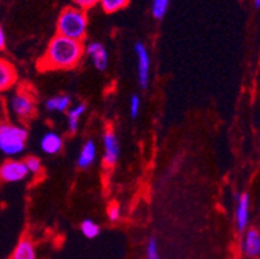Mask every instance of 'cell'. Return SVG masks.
Wrapping results in <instances>:
<instances>
[{
  "label": "cell",
  "instance_id": "cell-1",
  "mask_svg": "<svg viewBox=\"0 0 260 259\" xmlns=\"http://www.w3.org/2000/svg\"><path fill=\"white\" fill-rule=\"evenodd\" d=\"M83 54V42L56 34L37 65L40 70H70L80 63Z\"/></svg>",
  "mask_w": 260,
  "mask_h": 259
},
{
  "label": "cell",
  "instance_id": "cell-2",
  "mask_svg": "<svg viewBox=\"0 0 260 259\" xmlns=\"http://www.w3.org/2000/svg\"><path fill=\"white\" fill-rule=\"evenodd\" d=\"M88 28L87 13L77 7H66L58 16L56 30L57 35L83 42Z\"/></svg>",
  "mask_w": 260,
  "mask_h": 259
},
{
  "label": "cell",
  "instance_id": "cell-3",
  "mask_svg": "<svg viewBox=\"0 0 260 259\" xmlns=\"http://www.w3.org/2000/svg\"><path fill=\"white\" fill-rule=\"evenodd\" d=\"M27 140V130L8 122L0 123V151L7 156L22 153Z\"/></svg>",
  "mask_w": 260,
  "mask_h": 259
},
{
  "label": "cell",
  "instance_id": "cell-4",
  "mask_svg": "<svg viewBox=\"0 0 260 259\" xmlns=\"http://www.w3.org/2000/svg\"><path fill=\"white\" fill-rule=\"evenodd\" d=\"M9 108L20 121H27L35 116V97L27 90H18L9 101Z\"/></svg>",
  "mask_w": 260,
  "mask_h": 259
},
{
  "label": "cell",
  "instance_id": "cell-5",
  "mask_svg": "<svg viewBox=\"0 0 260 259\" xmlns=\"http://www.w3.org/2000/svg\"><path fill=\"white\" fill-rule=\"evenodd\" d=\"M29 175L25 162L20 160H8L0 166V180L3 183H17Z\"/></svg>",
  "mask_w": 260,
  "mask_h": 259
},
{
  "label": "cell",
  "instance_id": "cell-6",
  "mask_svg": "<svg viewBox=\"0 0 260 259\" xmlns=\"http://www.w3.org/2000/svg\"><path fill=\"white\" fill-rule=\"evenodd\" d=\"M135 52L138 57V75H139V84L143 90L148 89L149 78H150V56L146 49L145 44L138 42L135 44Z\"/></svg>",
  "mask_w": 260,
  "mask_h": 259
},
{
  "label": "cell",
  "instance_id": "cell-7",
  "mask_svg": "<svg viewBox=\"0 0 260 259\" xmlns=\"http://www.w3.org/2000/svg\"><path fill=\"white\" fill-rule=\"evenodd\" d=\"M104 141V165L112 167L119 158V141L113 130H106L103 137Z\"/></svg>",
  "mask_w": 260,
  "mask_h": 259
},
{
  "label": "cell",
  "instance_id": "cell-8",
  "mask_svg": "<svg viewBox=\"0 0 260 259\" xmlns=\"http://www.w3.org/2000/svg\"><path fill=\"white\" fill-rule=\"evenodd\" d=\"M84 53L91 59L92 64L98 70L104 71L108 68L109 56L105 47L99 42H91L87 47H84Z\"/></svg>",
  "mask_w": 260,
  "mask_h": 259
},
{
  "label": "cell",
  "instance_id": "cell-9",
  "mask_svg": "<svg viewBox=\"0 0 260 259\" xmlns=\"http://www.w3.org/2000/svg\"><path fill=\"white\" fill-rule=\"evenodd\" d=\"M17 80L16 68L6 59L0 57V94L12 89Z\"/></svg>",
  "mask_w": 260,
  "mask_h": 259
},
{
  "label": "cell",
  "instance_id": "cell-10",
  "mask_svg": "<svg viewBox=\"0 0 260 259\" xmlns=\"http://www.w3.org/2000/svg\"><path fill=\"white\" fill-rule=\"evenodd\" d=\"M250 218V197L243 193L238 197L237 209H236V225L240 232H243L249 224Z\"/></svg>",
  "mask_w": 260,
  "mask_h": 259
},
{
  "label": "cell",
  "instance_id": "cell-11",
  "mask_svg": "<svg viewBox=\"0 0 260 259\" xmlns=\"http://www.w3.org/2000/svg\"><path fill=\"white\" fill-rule=\"evenodd\" d=\"M242 251L249 258H256L260 255V234L257 229L251 228L246 231L242 240Z\"/></svg>",
  "mask_w": 260,
  "mask_h": 259
},
{
  "label": "cell",
  "instance_id": "cell-12",
  "mask_svg": "<svg viewBox=\"0 0 260 259\" xmlns=\"http://www.w3.org/2000/svg\"><path fill=\"white\" fill-rule=\"evenodd\" d=\"M63 141L60 135L48 132L40 140V148L47 154H57L62 149Z\"/></svg>",
  "mask_w": 260,
  "mask_h": 259
},
{
  "label": "cell",
  "instance_id": "cell-13",
  "mask_svg": "<svg viewBox=\"0 0 260 259\" xmlns=\"http://www.w3.org/2000/svg\"><path fill=\"white\" fill-rule=\"evenodd\" d=\"M12 259H37L35 246L31 240L23 237L16 246Z\"/></svg>",
  "mask_w": 260,
  "mask_h": 259
},
{
  "label": "cell",
  "instance_id": "cell-14",
  "mask_svg": "<svg viewBox=\"0 0 260 259\" xmlns=\"http://www.w3.org/2000/svg\"><path fill=\"white\" fill-rule=\"evenodd\" d=\"M94 158H96V146L93 140H87L78 157V166L80 168L89 167L93 163Z\"/></svg>",
  "mask_w": 260,
  "mask_h": 259
},
{
  "label": "cell",
  "instance_id": "cell-15",
  "mask_svg": "<svg viewBox=\"0 0 260 259\" xmlns=\"http://www.w3.org/2000/svg\"><path fill=\"white\" fill-rule=\"evenodd\" d=\"M70 103H72V99L69 95H57L47 100L46 108L49 111H65L66 109H69Z\"/></svg>",
  "mask_w": 260,
  "mask_h": 259
},
{
  "label": "cell",
  "instance_id": "cell-16",
  "mask_svg": "<svg viewBox=\"0 0 260 259\" xmlns=\"http://www.w3.org/2000/svg\"><path fill=\"white\" fill-rule=\"evenodd\" d=\"M84 111H86V104H78L77 106L70 109L68 111V126H69V130L72 134H74L78 130V126H79V120L80 117L83 116Z\"/></svg>",
  "mask_w": 260,
  "mask_h": 259
},
{
  "label": "cell",
  "instance_id": "cell-17",
  "mask_svg": "<svg viewBox=\"0 0 260 259\" xmlns=\"http://www.w3.org/2000/svg\"><path fill=\"white\" fill-rule=\"evenodd\" d=\"M101 8L106 13H115L128 6L129 0H99Z\"/></svg>",
  "mask_w": 260,
  "mask_h": 259
},
{
  "label": "cell",
  "instance_id": "cell-18",
  "mask_svg": "<svg viewBox=\"0 0 260 259\" xmlns=\"http://www.w3.org/2000/svg\"><path fill=\"white\" fill-rule=\"evenodd\" d=\"M80 231L87 239H94L100 235V227L98 223H94L93 220L86 219L80 224Z\"/></svg>",
  "mask_w": 260,
  "mask_h": 259
},
{
  "label": "cell",
  "instance_id": "cell-19",
  "mask_svg": "<svg viewBox=\"0 0 260 259\" xmlns=\"http://www.w3.org/2000/svg\"><path fill=\"white\" fill-rule=\"evenodd\" d=\"M170 0H153L152 6V13L154 18L157 20H162L166 14L167 8H169Z\"/></svg>",
  "mask_w": 260,
  "mask_h": 259
},
{
  "label": "cell",
  "instance_id": "cell-20",
  "mask_svg": "<svg viewBox=\"0 0 260 259\" xmlns=\"http://www.w3.org/2000/svg\"><path fill=\"white\" fill-rule=\"evenodd\" d=\"M23 162H25L26 167H27L29 172H31V174L37 175V174H39L40 171H42V162H40V160L38 158V157L30 156V157H27V158H26Z\"/></svg>",
  "mask_w": 260,
  "mask_h": 259
},
{
  "label": "cell",
  "instance_id": "cell-21",
  "mask_svg": "<svg viewBox=\"0 0 260 259\" xmlns=\"http://www.w3.org/2000/svg\"><path fill=\"white\" fill-rule=\"evenodd\" d=\"M146 258L148 259H160L159 254H158V246L157 240L154 237L148 241V246H146Z\"/></svg>",
  "mask_w": 260,
  "mask_h": 259
},
{
  "label": "cell",
  "instance_id": "cell-22",
  "mask_svg": "<svg viewBox=\"0 0 260 259\" xmlns=\"http://www.w3.org/2000/svg\"><path fill=\"white\" fill-rule=\"evenodd\" d=\"M141 108V99L138 95H134L129 100V113H131L132 118H136L140 113Z\"/></svg>",
  "mask_w": 260,
  "mask_h": 259
},
{
  "label": "cell",
  "instance_id": "cell-23",
  "mask_svg": "<svg viewBox=\"0 0 260 259\" xmlns=\"http://www.w3.org/2000/svg\"><path fill=\"white\" fill-rule=\"evenodd\" d=\"M73 3L75 4V7L82 11H88L92 9L93 7H96L99 4V0H73Z\"/></svg>",
  "mask_w": 260,
  "mask_h": 259
},
{
  "label": "cell",
  "instance_id": "cell-24",
  "mask_svg": "<svg viewBox=\"0 0 260 259\" xmlns=\"http://www.w3.org/2000/svg\"><path fill=\"white\" fill-rule=\"evenodd\" d=\"M108 217L112 222H117L120 218V209L118 204H112L108 208Z\"/></svg>",
  "mask_w": 260,
  "mask_h": 259
},
{
  "label": "cell",
  "instance_id": "cell-25",
  "mask_svg": "<svg viewBox=\"0 0 260 259\" xmlns=\"http://www.w3.org/2000/svg\"><path fill=\"white\" fill-rule=\"evenodd\" d=\"M6 48V34H4V30L0 25V52Z\"/></svg>",
  "mask_w": 260,
  "mask_h": 259
},
{
  "label": "cell",
  "instance_id": "cell-26",
  "mask_svg": "<svg viewBox=\"0 0 260 259\" xmlns=\"http://www.w3.org/2000/svg\"><path fill=\"white\" fill-rule=\"evenodd\" d=\"M254 6L256 8H260V0H254Z\"/></svg>",
  "mask_w": 260,
  "mask_h": 259
}]
</instances>
